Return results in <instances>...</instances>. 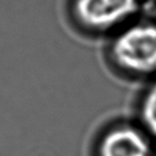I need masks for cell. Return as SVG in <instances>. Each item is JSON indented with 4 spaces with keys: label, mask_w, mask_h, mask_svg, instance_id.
<instances>
[{
    "label": "cell",
    "mask_w": 156,
    "mask_h": 156,
    "mask_svg": "<svg viewBox=\"0 0 156 156\" xmlns=\"http://www.w3.org/2000/svg\"><path fill=\"white\" fill-rule=\"evenodd\" d=\"M113 62L132 75L156 73V23L129 25L114 38L111 46Z\"/></svg>",
    "instance_id": "cell-1"
},
{
    "label": "cell",
    "mask_w": 156,
    "mask_h": 156,
    "mask_svg": "<svg viewBox=\"0 0 156 156\" xmlns=\"http://www.w3.org/2000/svg\"><path fill=\"white\" fill-rule=\"evenodd\" d=\"M139 9V0H71V16L88 31L103 32L128 22Z\"/></svg>",
    "instance_id": "cell-2"
},
{
    "label": "cell",
    "mask_w": 156,
    "mask_h": 156,
    "mask_svg": "<svg viewBox=\"0 0 156 156\" xmlns=\"http://www.w3.org/2000/svg\"><path fill=\"white\" fill-rule=\"evenodd\" d=\"M98 156H152V148L143 131L121 124L105 132L98 145Z\"/></svg>",
    "instance_id": "cell-3"
},
{
    "label": "cell",
    "mask_w": 156,
    "mask_h": 156,
    "mask_svg": "<svg viewBox=\"0 0 156 156\" xmlns=\"http://www.w3.org/2000/svg\"><path fill=\"white\" fill-rule=\"evenodd\" d=\"M140 116L146 130L156 137V81L144 96L140 105Z\"/></svg>",
    "instance_id": "cell-4"
},
{
    "label": "cell",
    "mask_w": 156,
    "mask_h": 156,
    "mask_svg": "<svg viewBox=\"0 0 156 156\" xmlns=\"http://www.w3.org/2000/svg\"><path fill=\"white\" fill-rule=\"evenodd\" d=\"M154 1H156V0H154Z\"/></svg>",
    "instance_id": "cell-5"
}]
</instances>
